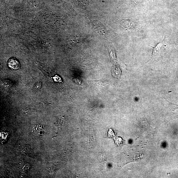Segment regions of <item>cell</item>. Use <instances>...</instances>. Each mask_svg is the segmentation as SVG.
Returning a JSON list of instances; mask_svg holds the SVG:
<instances>
[{
    "instance_id": "4",
    "label": "cell",
    "mask_w": 178,
    "mask_h": 178,
    "mask_svg": "<svg viewBox=\"0 0 178 178\" xmlns=\"http://www.w3.org/2000/svg\"><path fill=\"white\" fill-rule=\"evenodd\" d=\"M33 133L34 135L39 136L43 133V128L41 125L36 124L33 128Z\"/></svg>"
},
{
    "instance_id": "5",
    "label": "cell",
    "mask_w": 178,
    "mask_h": 178,
    "mask_svg": "<svg viewBox=\"0 0 178 178\" xmlns=\"http://www.w3.org/2000/svg\"><path fill=\"white\" fill-rule=\"evenodd\" d=\"M9 67L13 70H17L20 68V65L18 61L15 58L10 60L8 63Z\"/></svg>"
},
{
    "instance_id": "3",
    "label": "cell",
    "mask_w": 178,
    "mask_h": 178,
    "mask_svg": "<svg viewBox=\"0 0 178 178\" xmlns=\"http://www.w3.org/2000/svg\"><path fill=\"white\" fill-rule=\"evenodd\" d=\"M163 43H160L155 47H153V50L152 54V58L158 57L161 54V51Z\"/></svg>"
},
{
    "instance_id": "1",
    "label": "cell",
    "mask_w": 178,
    "mask_h": 178,
    "mask_svg": "<svg viewBox=\"0 0 178 178\" xmlns=\"http://www.w3.org/2000/svg\"><path fill=\"white\" fill-rule=\"evenodd\" d=\"M169 115L172 119L178 118V105L169 102Z\"/></svg>"
},
{
    "instance_id": "2",
    "label": "cell",
    "mask_w": 178,
    "mask_h": 178,
    "mask_svg": "<svg viewBox=\"0 0 178 178\" xmlns=\"http://www.w3.org/2000/svg\"><path fill=\"white\" fill-rule=\"evenodd\" d=\"M121 24L124 28L128 30H134L137 26V23L133 21L123 20L121 21Z\"/></svg>"
}]
</instances>
